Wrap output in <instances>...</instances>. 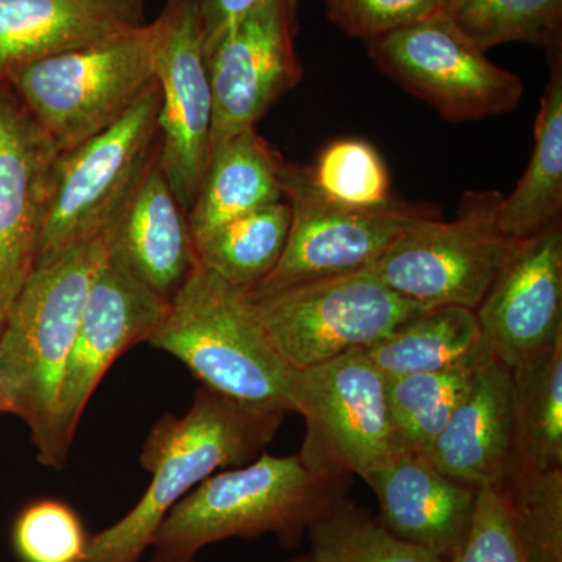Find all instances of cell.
I'll return each mask as SVG.
<instances>
[{"instance_id":"obj_21","label":"cell","mask_w":562,"mask_h":562,"mask_svg":"<svg viewBox=\"0 0 562 562\" xmlns=\"http://www.w3.org/2000/svg\"><path fill=\"white\" fill-rule=\"evenodd\" d=\"M283 162L280 151L261 138L257 127L211 144L209 165L188 210L194 241L225 222L284 201Z\"/></svg>"},{"instance_id":"obj_32","label":"cell","mask_w":562,"mask_h":562,"mask_svg":"<svg viewBox=\"0 0 562 562\" xmlns=\"http://www.w3.org/2000/svg\"><path fill=\"white\" fill-rule=\"evenodd\" d=\"M450 562H527L501 490L476 491L471 530Z\"/></svg>"},{"instance_id":"obj_11","label":"cell","mask_w":562,"mask_h":562,"mask_svg":"<svg viewBox=\"0 0 562 562\" xmlns=\"http://www.w3.org/2000/svg\"><path fill=\"white\" fill-rule=\"evenodd\" d=\"M291 227L283 255L255 290H276L302 281L366 271L406 228L441 216L428 203L391 202L383 209H344L324 201L312 187L306 166L284 161L280 172ZM251 290V288H250Z\"/></svg>"},{"instance_id":"obj_12","label":"cell","mask_w":562,"mask_h":562,"mask_svg":"<svg viewBox=\"0 0 562 562\" xmlns=\"http://www.w3.org/2000/svg\"><path fill=\"white\" fill-rule=\"evenodd\" d=\"M155 29L154 76L160 88V165L184 210L209 165L213 92L199 0H165Z\"/></svg>"},{"instance_id":"obj_26","label":"cell","mask_w":562,"mask_h":562,"mask_svg":"<svg viewBox=\"0 0 562 562\" xmlns=\"http://www.w3.org/2000/svg\"><path fill=\"white\" fill-rule=\"evenodd\" d=\"M487 355L472 364L386 379L392 427L402 446L424 457L427 454Z\"/></svg>"},{"instance_id":"obj_14","label":"cell","mask_w":562,"mask_h":562,"mask_svg":"<svg viewBox=\"0 0 562 562\" xmlns=\"http://www.w3.org/2000/svg\"><path fill=\"white\" fill-rule=\"evenodd\" d=\"M61 150L0 83V317L31 279Z\"/></svg>"},{"instance_id":"obj_34","label":"cell","mask_w":562,"mask_h":562,"mask_svg":"<svg viewBox=\"0 0 562 562\" xmlns=\"http://www.w3.org/2000/svg\"><path fill=\"white\" fill-rule=\"evenodd\" d=\"M261 2L265 0H199L205 46L220 38L222 33Z\"/></svg>"},{"instance_id":"obj_27","label":"cell","mask_w":562,"mask_h":562,"mask_svg":"<svg viewBox=\"0 0 562 562\" xmlns=\"http://www.w3.org/2000/svg\"><path fill=\"white\" fill-rule=\"evenodd\" d=\"M439 11L483 52L508 43L562 46V0H439Z\"/></svg>"},{"instance_id":"obj_29","label":"cell","mask_w":562,"mask_h":562,"mask_svg":"<svg viewBox=\"0 0 562 562\" xmlns=\"http://www.w3.org/2000/svg\"><path fill=\"white\" fill-rule=\"evenodd\" d=\"M310 183L324 201L353 210L390 205L391 177L382 155L371 143L358 138L333 140L306 166Z\"/></svg>"},{"instance_id":"obj_4","label":"cell","mask_w":562,"mask_h":562,"mask_svg":"<svg viewBox=\"0 0 562 562\" xmlns=\"http://www.w3.org/2000/svg\"><path fill=\"white\" fill-rule=\"evenodd\" d=\"M147 344L183 362L202 386L257 408L292 413V368L273 349L246 291L201 262Z\"/></svg>"},{"instance_id":"obj_30","label":"cell","mask_w":562,"mask_h":562,"mask_svg":"<svg viewBox=\"0 0 562 562\" xmlns=\"http://www.w3.org/2000/svg\"><path fill=\"white\" fill-rule=\"evenodd\" d=\"M527 562H562V469L513 475L501 490Z\"/></svg>"},{"instance_id":"obj_7","label":"cell","mask_w":562,"mask_h":562,"mask_svg":"<svg viewBox=\"0 0 562 562\" xmlns=\"http://www.w3.org/2000/svg\"><path fill=\"white\" fill-rule=\"evenodd\" d=\"M498 191L468 192L457 217L416 222L369 271L424 308L461 306L475 312L520 239L497 227Z\"/></svg>"},{"instance_id":"obj_17","label":"cell","mask_w":562,"mask_h":562,"mask_svg":"<svg viewBox=\"0 0 562 562\" xmlns=\"http://www.w3.org/2000/svg\"><path fill=\"white\" fill-rule=\"evenodd\" d=\"M101 239L109 260L168 302L198 266L188 213L162 172L160 147Z\"/></svg>"},{"instance_id":"obj_19","label":"cell","mask_w":562,"mask_h":562,"mask_svg":"<svg viewBox=\"0 0 562 562\" xmlns=\"http://www.w3.org/2000/svg\"><path fill=\"white\" fill-rule=\"evenodd\" d=\"M512 450L513 371L491 351L425 458L472 490H502Z\"/></svg>"},{"instance_id":"obj_9","label":"cell","mask_w":562,"mask_h":562,"mask_svg":"<svg viewBox=\"0 0 562 562\" xmlns=\"http://www.w3.org/2000/svg\"><path fill=\"white\" fill-rule=\"evenodd\" d=\"M291 405L305 420L299 457L312 472L364 479L401 446L387 406L386 376L366 349L292 369Z\"/></svg>"},{"instance_id":"obj_6","label":"cell","mask_w":562,"mask_h":562,"mask_svg":"<svg viewBox=\"0 0 562 562\" xmlns=\"http://www.w3.org/2000/svg\"><path fill=\"white\" fill-rule=\"evenodd\" d=\"M273 349L292 369L369 349L425 312L369 269L276 290H244Z\"/></svg>"},{"instance_id":"obj_18","label":"cell","mask_w":562,"mask_h":562,"mask_svg":"<svg viewBox=\"0 0 562 562\" xmlns=\"http://www.w3.org/2000/svg\"><path fill=\"white\" fill-rule=\"evenodd\" d=\"M392 535L450 562L468 538L476 490L439 472L424 454L398 446L364 476Z\"/></svg>"},{"instance_id":"obj_20","label":"cell","mask_w":562,"mask_h":562,"mask_svg":"<svg viewBox=\"0 0 562 562\" xmlns=\"http://www.w3.org/2000/svg\"><path fill=\"white\" fill-rule=\"evenodd\" d=\"M144 9V0H0V83L27 63L143 27Z\"/></svg>"},{"instance_id":"obj_28","label":"cell","mask_w":562,"mask_h":562,"mask_svg":"<svg viewBox=\"0 0 562 562\" xmlns=\"http://www.w3.org/2000/svg\"><path fill=\"white\" fill-rule=\"evenodd\" d=\"M306 535L313 562H446L392 535L346 498L314 520Z\"/></svg>"},{"instance_id":"obj_23","label":"cell","mask_w":562,"mask_h":562,"mask_svg":"<svg viewBox=\"0 0 562 562\" xmlns=\"http://www.w3.org/2000/svg\"><path fill=\"white\" fill-rule=\"evenodd\" d=\"M366 351L390 380L472 364L491 349L475 312L461 306H439L403 322Z\"/></svg>"},{"instance_id":"obj_22","label":"cell","mask_w":562,"mask_h":562,"mask_svg":"<svg viewBox=\"0 0 562 562\" xmlns=\"http://www.w3.org/2000/svg\"><path fill=\"white\" fill-rule=\"evenodd\" d=\"M550 79L535 125V147L522 179L497 210V227L512 239H528L561 221L562 46L547 50Z\"/></svg>"},{"instance_id":"obj_25","label":"cell","mask_w":562,"mask_h":562,"mask_svg":"<svg viewBox=\"0 0 562 562\" xmlns=\"http://www.w3.org/2000/svg\"><path fill=\"white\" fill-rule=\"evenodd\" d=\"M291 209L271 203L225 222L195 239L198 260L239 290L261 283L276 268L286 246Z\"/></svg>"},{"instance_id":"obj_31","label":"cell","mask_w":562,"mask_h":562,"mask_svg":"<svg viewBox=\"0 0 562 562\" xmlns=\"http://www.w3.org/2000/svg\"><path fill=\"white\" fill-rule=\"evenodd\" d=\"M11 542L21 562H83L90 538L72 506L43 498L22 509Z\"/></svg>"},{"instance_id":"obj_15","label":"cell","mask_w":562,"mask_h":562,"mask_svg":"<svg viewBox=\"0 0 562 562\" xmlns=\"http://www.w3.org/2000/svg\"><path fill=\"white\" fill-rule=\"evenodd\" d=\"M169 302L106 258L92 280L60 397L61 441L70 450L81 416L113 362L149 342Z\"/></svg>"},{"instance_id":"obj_13","label":"cell","mask_w":562,"mask_h":562,"mask_svg":"<svg viewBox=\"0 0 562 562\" xmlns=\"http://www.w3.org/2000/svg\"><path fill=\"white\" fill-rule=\"evenodd\" d=\"M297 33L299 0H265L205 46L211 144L257 127L273 103L297 87L303 77Z\"/></svg>"},{"instance_id":"obj_1","label":"cell","mask_w":562,"mask_h":562,"mask_svg":"<svg viewBox=\"0 0 562 562\" xmlns=\"http://www.w3.org/2000/svg\"><path fill=\"white\" fill-rule=\"evenodd\" d=\"M101 238L36 265L0 333V414L20 417L46 468L61 471L68 447L60 435V397L81 312L106 261Z\"/></svg>"},{"instance_id":"obj_36","label":"cell","mask_w":562,"mask_h":562,"mask_svg":"<svg viewBox=\"0 0 562 562\" xmlns=\"http://www.w3.org/2000/svg\"><path fill=\"white\" fill-rule=\"evenodd\" d=\"M2 327H3V319H2V317H0V333H2Z\"/></svg>"},{"instance_id":"obj_33","label":"cell","mask_w":562,"mask_h":562,"mask_svg":"<svg viewBox=\"0 0 562 562\" xmlns=\"http://www.w3.org/2000/svg\"><path fill=\"white\" fill-rule=\"evenodd\" d=\"M325 7L331 24L366 43L438 13L439 0H325Z\"/></svg>"},{"instance_id":"obj_5","label":"cell","mask_w":562,"mask_h":562,"mask_svg":"<svg viewBox=\"0 0 562 562\" xmlns=\"http://www.w3.org/2000/svg\"><path fill=\"white\" fill-rule=\"evenodd\" d=\"M151 24L116 38L27 63L3 83L61 151L120 121L155 81Z\"/></svg>"},{"instance_id":"obj_8","label":"cell","mask_w":562,"mask_h":562,"mask_svg":"<svg viewBox=\"0 0 562 562\" xmlns=\"http://www.w3.org/2000/svg\"><path fill=\"white\" fill-rule=\"evenodd\" d=\"M160 109L154 81L120 121L58 155L36 265L101 238L160 147Z\"/></svg>"},{"instance_id":"obj_2","label":"cell","mask_w":562,"mask_h":562,"mask_svg":"<svg viewBox=\"0 0 562 562\" xmlns=\"http://www.w3.org/2000/svg\"><path fill=\"white\" fill-rule=\"evenodd\" d=\"M284 416L199 387L184 416L155 422L139 454L149 487L121 520L91 536L83 562H139L173 506L220 469L257 460Z\"/></svg>"},{"instance_id":"obj_35","label":"cell","mask_w":562,"mask_h":562,"mask_svg":"<svg viewBox=\"0 0 562 562\" xmlns=\"http://www.w3.org/2000/svg\"><path fill=\"white\" fill-rule=\"evenodd\" d=\"M288 562H313L310 554H302V557L294 558V560Z\"/></svg>"},{"instance_id":"obj_3","label":"cell","mask_w":562,"mask_h":562,"mask_svg":"<svg viewBox=\"0 0 562 562\" xmlns=\"http://www.w3.org/2000/svg\"><path fill=\"white\" fill-rule=\"evenodd\" d=\"M347 484V475L310 471L299 453L262 452L184 495L155 532L149 562H195L211 543L266 535L294 549L314 520L342 501Z\"/></svg>"},{"instance_id":"obj_24","label":"cell","mask_w":562,"mask_h":562,"mask_svg":"<svg viewBox=\"0 0 562 562\" xmlns=\"http://www.w3.org/2000/svg\"><path fill=\"white\" fill-rule=\"evenodd\" d=\"M513 371V450L506 480L562 469V338Z\"/></svg>"},{"instance_id":"obj_10","label":"cell","mask_w":562,"mask_h":562,"mask_svg":"<svg viewBox=\"0 0 562 562\" xmlns=\"http://www.w3.org/2000/svg\"><path fill=\"white\" fill-rule=\"evenodd\" d=\"M366 46L384 76L449 121L509 113L524 95L522 80L490 61L441 11Z\"/></svg>"},{"instance_id":"obj_16","label":"cell","mask_w":562,"mask_h":562,"mask_svg":"<svg viewBox=\"0 0 562 562\" xmlns=\"http://www.w3.org/2000/svg\"><path fill=\"white\" fill-rule=\"evenodd\" d=\"M475 314L492 353L512 369L562 338L561 221L517 243Z\"/></svg>"}]
</instances>
